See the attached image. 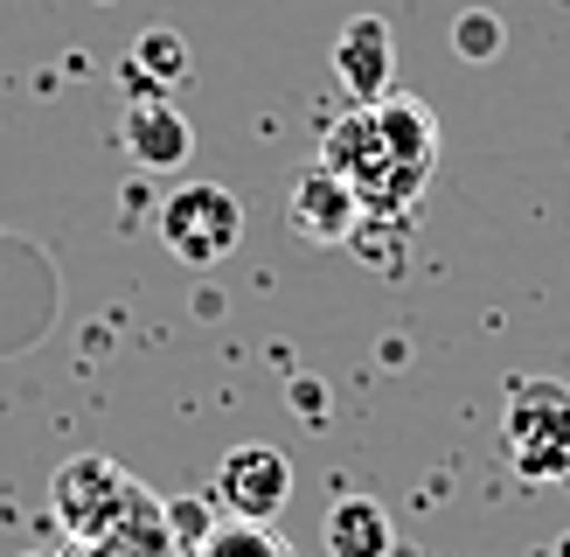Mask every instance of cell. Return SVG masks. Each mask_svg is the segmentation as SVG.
<instances>
[{"mask_svg": "<svg viewBox=\"0 0 570 557\" xmlns=\"http://www.w3.org/2000/svg\"><path fill=\"white\" fill-rule=\"evenodd\" d=\"M321 160L355 188V203H362L368 216H396V209H411L417 195H424V182H432L424 167H411V160L383 139V126H376V111H368V105L341 111V119L327 126Z\"/></svg>", "mask_w": 570, "mask_h": 557, "instance_id": "obj_1", "label": "cell"}, {"mask_svg": "<svg viewBox=\"0 0 570 557\" xmlns=\"http://www.w3.org/2000/svg\"><path fill=\"white\" fill-rule=\"evenodd\" d=\"M49 501H56V522H63L70 537H83V544L111 537V529H119L132 509H147L139 481H132L119 460H105V453H77V460L56 467Z\"/></svg>", "mask_w": 570, "mask_h": 557, "instance_id": "obj_2", "label": "cell"}, {"mask_svg": "<svg viewBox=\"0 0 570 557\" xmlns=\"http://www.w3.org/2000/svg\"><path fill=\"white\" fill-rule=\"evenodd\" d=\"M154 223L181 265H223L244 244V203L223 182H175Z\"/></svg>", "mask_w": 570, "mask_h": 557, "instance_id": "obj_3", "label": "cell"}, {"mask_svg": "<svg viewBox=\"0 0 570 557\" xmlns=\"http://www.w3.org/2000/svg\"><path fill=\"white\" fill-rule=\"evenodd\" d=\"M223 509H230V522H272L285 501H293V460L278 453V446L265 439H244L230 446V453L216 460V488H209Z\"/></svg>", "mask_w": 570, "mask_h": 557, "instance_id": "obj_4", "label": "cell"}, {"mask_svg": "<svg viewBox=\"0 0 570 557\" xmlns=\"http://www.w3.org/2000/svg\"><path fill=\"white\" fill-rule=\"evenodd\" d=\"M508 453L529 481L570 467V390L563 383H522L508 404Z\"/></svg>", "mask_w": 570, "mask_h": 557, "instance_id": "obj_5", "label": "cell"}, {"mask_svg": "<svg viewBox=\"0 0 570 557\" xmlns=\"http://www.w3.org/2000/svg\"><path fill=\"white\" fill-rule=\"evenodd\" d=\"M334 84L355 105H383L396 91V36L383 14H355L334 36Z\"/></svg>", "mask_w": 570, "mask_h": 557, "instance_id": "obj_6", "label": "cell"}, {"mask_svg": "<svg viewBox=\"0 0 570 557\" xmlns=\"http://www.w3.org/2000/svg\"><path fill=\"white\" fill-rule=\"evenodd\" d=\"M362 203H355V188L334 175L327 160H313V167H299V182H293V195H285V223L306 237V244H348L355 231H362Z\"/></svg>", "mask_w": 570, "mask_h": 557, "instance_id": "obj_7", "label": "cell"}, {"mask_svg": "<svg viewBox=\"0 0 570 557\" xmlns=\"http://www.w3.org/2000/svg\"><path fill=\"white\" fill-rule=\"evenodd\" d=\"M126 154H132V167H147V175H175V167H188V154H195L188 111L175 98L126 105Z\"/></svg>", "mask_w": 570, "mask_h": 557, "instance_id": "obj_8", "label": "cell"}, {"mask_svg": "<svg viewBox=\"0 0 570 557\" xmlns=\"http://www.w3.org/2000/svg\"><path fill=\"white\" fill-rule=\"evenodd\" d=\"M321 544L327 557H390L396 550V522L376 495H341L327 522H321Z\"/></svg>", "mask_w": 570, "mask_h": 557, "instance_id": "obj_9", "label": "cell"}, {"mask_svg": "<svg viewBox=\"0 0 570 557\" xmlns=\"http://www.w3.org/2000/svg\"><path fill=\"white\" fill-rule=\"evenodd\" d=\"M368 111H376V126H383L390 147L404 154L411 167H424V175H432V167H439V119H432V105L411 98V91H390L383 105H368Z\"/></svg>", "mask_w": 570, "mask_h": 557, "instance_id": "obj_10", "label": "cell"}, {"mask_svg": "<svg viewBox=\"0 0 570 557\" xmlns=\"http://www.w3.org/2000/svg\"><path fill=\"white\" fill-rule=\"evenodd\" d=\"M126 63L147 77V84H160V91H175V84H188V77H195L188 36H175V28H139V42H132Z\"/></svg>", "mask_w": 570, "mask_h": 557, "instance_id": "obj_11", "label": "cell"}, {"mask_svg": "<svg viewBox=\"0 0 570 557\" xmlns=\"http://www.w3.org/2000/svg\"><path fill=\"white\" fill-rule=\"evenodd\" d=\"M501 42H508V21L494 8H466L452 21V56H460V63H494Z\"/></svg>", "mask_w": 570, "mask_h": 557, "instance_id": "obj_12", "label": "cell"}, {"mask_svg": "<svg viewBox=\"0 0 570 557\" xmlns=\"http://www.w3.org/2000/svg\"><path fill=\"white\" fill-rule=\"evenodd\" d=\"M98 8H111V0H98Z\"/></svg>", "mask_w": 570, "mask_h": 557, "instance_id": "obj_13", "label": "cell"}]
</instances>
